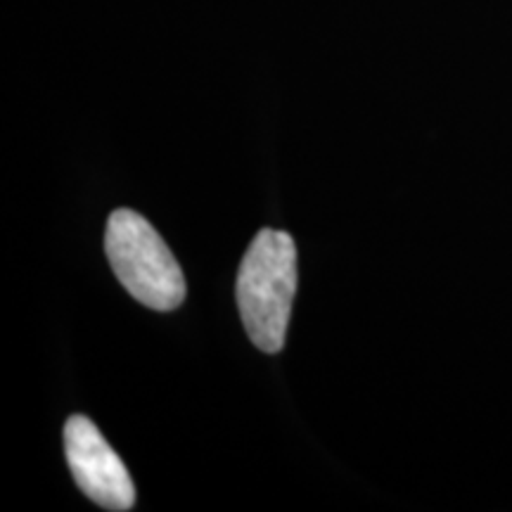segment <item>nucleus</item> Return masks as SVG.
Masks as SVG:
<instances>
[{"instance_id": "nucleus-1", "label": "nucleus", "mask_w": 512, "mask_h": 512, "mask_svg": "<svg viewBox=\"0 0 512 512\" xmlns=\"http://www.w3.org/2000/svg\"><path fill=\"white\" fill-rule=\"evenodd\" d=\"M294 292H297V247L283 230L264 228L256 233L238 271L242 325L249 339L264 354L285 347Z\"/></svg>"}, {"instance_id": "nucleus-2", "label": "nucleus", "mask_w": 512, "mask_h": 512, "mask_svg": "<svg viewBox=\"0 0 512 512\" xmlns=\"http://www.w3.org/2000/svg\"><path fill=\"white\" fill-rule=\"evenodd\" d=\"M105 252L119 283L147 309L174 311L185 302L176 256L138 211H114L105 230Z\"/></svg>"}, {"instance_id": "nucleus-3", "label": "nucleus", "mask_w": 512, "mask_h": 512, "mask_svg": "<svg viewBox=\"0 0 512 512\" xmlns=\"http://www.w3.org/2000/svg\"><path fill=\"white\" fill-rule=\"evenodd\" d=\"M64 456L79 489L100 508L126 512L136 503V486L124 460L86 415L64 422Z\"/></svg>"}]
</instances>
